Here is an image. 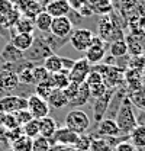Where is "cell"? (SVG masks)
<instances>
[{
  "label": "cell",
  "instance_id": "obj_11",
  "mask_svg": "<svg viewBox=\"0 0 145 151\" xmlns=\"http://www.w3.org/2000/svg\"><path fill=\"white\" fill-rule=\"evenodd\" d=\"M91 71V64L86 60V58H80V60H75L72 68L70 70V80L74 83H84L89 73Z\"/></svg>",
  "mask_w": 145,
  "mask_h": 151
},
{
  "label": "cell",
  "instance_id": "obj_13",
  "mask_svg": "<svg viewBox=\"0 0 145 151\" xmlns=\"http://www.w3.org/2000/svg\"><path fill=\"white\" fill-rule=\"evenodd\" d=\"M77 138H78V134L72 132L67 127H61V128L58 127L54 137L51 138V142H52V145L57 144V145H70V147H72L75 144Z\"/></svg>",
  "mask_w": 145,
  "mask_h": 151
},
{
  "label": "cell",
  "instance_id": "obj_32",
  "mask_svg": "<svg viewBox=\"0 0 145 151\" xmlns=\"http://www.w3.org/2000/svg\"><path fill=\"white\" fill-rule=\"evenodd\" d=\"M32 67H25L23 70H20L18 73V78L20 84H25V86H29V84H35L34 81V73H32Z\"/></svg>",
  "mask_w": 145,
  "mask_h": 151
},
{
  "label": "cell",
  "instance_id": "obj_25",
  "mask_svg": "<svg viewBox=\"0 0 145 151\" xmlns=\"http://www.w3.org/2000/svg\"><path fill=\"white\" fill-rule=\"evenodd\" d=\"M51 78H52V83H54L55 89L62 90V89H65V87L68 86V83L71 81V80H70V70L62 68L61 71L51 74Z\"/></svg>",
  "mask_w": 145,
  "mask_h": 151
},
{
  "label": "cell",
  "instance_id": "obj_21",
  "mask_svg": "<svg viewBox=\"0 0 145 151\" xmlns=\"http://www.w3.org/2000/svg\"><path fill=\"white\" fill-rule=\"evenodd\" d=\"M34 23H35V28L41 34L50 32L51 23H52V16H51L50 13H47L45 10H42V12H39V13L36 15V18L34 19Z\"/></svg>",
  "mask_w": 145,
  "mask_h": 151
},
{
  "label": "cell",
  "instance_id": "obj_42",
  "mask_svg": "<svg viewBox=\"0 0 145 151\" xmlns=\"http://www.w3.org/2000/svg\"><path fill=\"white\" fill-rule=\"evenodd\" d=\"M115 151H135V145H134L132 142L121 141V142H119V144L116 145Z\"/></svg>",
  "mask_w": 145,
  "mask_h": 151
},
{
  "label": "cell",
  "instance_id": "obj_29",
  "mask_svg": "<svg viewBox=\"0 0 145 151\" xmlns=\"http://www.w3.org/2000/svg\"><path fill=\"white\" fill-rule=\"evenodd\" d=\"M32 142H34L32 138L22 134L18 139L10 142V148L12 151H32Z\"/></svg>",
  "mask_w": 145,
  "mask_h": 151
},
{
  "label": "cell",
  "instance_id": "obj_6",
  "mask_svg": "<svg viewBox=\"0 0 145 151\" xmlns=\"http://www.w3.org/2000/svg\"><path fill=\"white\" fill-rule=\"evenodd\" d=\"M105 54H106L105 41L99 37V35H94L90 47L84 51V58H86L90 64H100V63L105 60Z\"/></svg>",
  "mask_w": 145,
  "mask_h": 151
},
{
  "label": "cell",
  "instance_id": "obj_19",
  "mask_svg": "<svg viewBox=\"0 0 145 151\" xmlns=\"http://www.w3.org/2000/svg\"><path fill=\"white\" fill-rule=\"evenodd\" d=\"M0 58L3 63H19L22 61L25 57H23V52L19 51L18 48H15L12 44H7L4 45V48L0 51Z\"/></svg>",
  "mask_w": 145,
  "mask_h": 151
},
{
  "label": "cell",
  "instance_id": "obj_8",
  "mask_svg": "<svg viewBox=\"0 0 145 151\" xmlns=\"http://www.w3.org/2000/svg\"><path fill=\"white\" fill-rule=\"evenodd\" d=\"M50 105L45 99L36 96L35 93H32L28 97V111L31 112V115L35 119H42L45 116L50 115Z\"/></svg>",
  "mask_w": 145,
  "mask_h": 151
},
{
  "label": "cell",
  "instance_id": "obj_4",
  "mask_svg": "<svg viewBox=\"0 0 145 151\" xmlns=\"http://www.w3.org/2000/svg\"><path fill=\"white\" fill-rule=\"evenodd\" d=\"M51 54H54V52H52V50L47 45V42L41 37H35L32 47H31L26 52H23V57H25L29 63L34 64V63L44 61L47 57L51 55Z\"/></svg>",
  "mask_w": 145,
  "mask_h": 151
},
{
  "label": "cell",
  "instance_id": "obj_41",
  "mask_svg": "<svg viewBox=\"0 0 145 151\" xmlns=\"http://www.w3.org/2000/svg\"><path fill=\"white\" fill-rule=\"evenodd\" d=\"M68 1V4H70V9L74 10V12H78L80 9H83L89 1L87 0H67Z\"/></svg>",
  "mask_w": 145,
  "mask_h": 151
},
{
  "label": "cell",
  "instance_id": "obj_36",
  "mask_svg": "<svg viewBox=\"0 0 145 151\" xmlns=\"http://www.w3.org/2000/svg\"><path fill=\"white\" fill-rule=\"evenodd\" d=\"M32 73H34V81L35 84L41 83V81H45L48 77H50V73L44 68V65H36L32 68Z\"/></svg>",
  "mask_w": 145,
  "mask_h": 151
},
{
  "label": "cell",
  "instance_id": "obj_18",
  "mask_svg": "<svg viewBox=\"0 0 145 151\" xmlns=\"http://www.w3.org/2000/svg\"><path fill=\"white\" fill-rule=\"evenodd\" d=\"M34 39H35V37H34L32 34H15V35L12 37L10 44H12L15 48H18L19 51L26 52V51L32 47Z\"/></svg>",
  "mask_w": 145,
  "mask_h": 151
},
{
  "label": "cell",
  "instance_id": "obj_34",
  "mask_svg": "<svg viewBox=\"0 0 145 151\" xmlns=\"http://www.w3.org/2000/svg\"><path fill=\"white\" fill-rule=\"evenodd\" d=\"M90 142H91V137L90 135H86V134H80L75 144L72 145L74 148L80 151H89L90 150Z\"/></svg>",
  "mask_w": 145,
  "mask_h": 151
},
{
  "label": "cell",
  "instance_id": "obj_15",
  "mask_svg": "<svg viewBox=\"0 0 145 151\" xmlns=\"http://www.w3.org/2000/svg\"><path fill=\"white\" fill-rule=\"evenodd\" d=\"M121 135L119 131V127L116 124L115 119H110V118H105L99 122V127H97V137H106V138H115Z\"/></svg>",
  "mask_w": 145,
  "mask_h": 151
},
{
  "label": "cell",
  "instance_id": "obj_43",
  "mask_svg": "<svg viewBox=\"0 0 145 151\" xmlns=\"http://www.w3.org/2000/svg\"><path fill=\"white\" fill-rule=\"evenodd\" d=\"M74 63H75V60L67 58V57H62V68H65V70H71L72 65H74Z\"/></svg>",
  "mask_w": 145,
  "mask_h": 151
},
{
  "label": "cell",
  "instance_id": "obj_24",
  "mask_svg": "<svg viewBox=\"0 0 145 151\" xmlns=\"http://www.w3.org/2000/svg\"><path fill=\"white\" fill-rule=\"evenodd\" d=\"M129 138H131L132 144L135 145V148H145V127L144 125H136L131 131Z\"/></svg>",
  "mask_w": 145,
  "mask_h": 151
},
{
  "label": "cell",
  "instance_id": "obj_12",
  "mask_svg": "<svg viewBox=\"0 0 145 151\" xmlns=\"http://www.w3.org/2000/svg\"><path fill=\"white\" fill-rule=\"evenodd\" d=\"M13 7L19 13H22V16L29 19H35L36 15L44 10L38 0H18Z\"/></svg>",
  "mask_w": 145,
  "mask_h": 151
},
{
  "label": "cell",
  "instance_id": "obj_45",
  "mask_svg": "<svg viewBox=\"0 0 145 151\" xmlns=\"http://www.w3.org/2000/svg\"><path fill=\"white\" fill-rule=\"evenodd\" d=\"M6 1H9V3H10V4H13V6H15V4H16V1H18V0H6Z\"/></svg>",
  "mask_w": 145,
  "mask_h": 151
},
{
  "label": "cell",
  "instance_id": "obj_20",
  "mask_svg": "<svg viewBox=\"0 0 145 151\" xmlns=\"http://www.w3.org/2000/svg\"><path fill=\"white\" fill-rule=\"evenodd\" d=\"M90 100V92H89V86L86 83H81L80 84V89L77 94L72 97L71 100L68 102V106H72V108H78V106H84L87 105Z\"/></svg>",
  "mask_w": 145,
  "mask_h": 151
},
{
  "label": "cell",
  "instance_id": "obj_28",
  "mask_svg": "<svg viewBox=\"0 0 145 151\" xmlns=\"http://www.w3.org/2000/svg\"><path fill=\"white\" fill-rule=\"evenodd\" d=\"M13 26H15V29H16V34H34L35 23H34V19L20 16Z\"/></svg>",
  "mask_w": 145,
  "mask_h": 151
},
{
  "label": "cell",
  "instance_id": "obj_26",
  "mask_svg": "<svg viewBox=\"0 0 145 151\" xmlns=\"http://www.w3.org/2000/svg\"><path fill=\"white\" fill-rule=\"evenodd\" d=\"M54 89H55L54 83H52V78H51V74H50V77H48L45 81H41V83L35 84V94L47 100Z\"/></svg>",
  "mask_w": 145,
  "mask_h": 151
},
{
  "label": "cell",
  "instance_id": "obj_17",
  "mask_svg": "<svg viewBox=\"0 0 145 151\" xmlns=\"http://www.w3.org/2000/svg\"><path fill=\"white\" fill-rule=\"evenodd\" d=\"M57 128H58L57 121H55L54 118H51L50 115L45 116V118H42V119H39V135L41 137L51 139L54 137Z\"/></svg>",
  "mask_w": 145,
  "mask_h": 151
},
{
  "label": "cell",
  "instance_id": "obj_22",
  "mask_svg": "<svg viewBox=\"0 0 145 151\" xmlns=\"http://www.w3.org/2000/svg\"><path fill=\"white\" fill-rule=\"evenodd\" d=\"M42 65L50 74L58 73L62 70V57L57 55V54H51L42 61Z\"/></svg>",
  "mask_w": 145,
  "mask_h": 151
},
{
  "label": "cell",
  "instance_id": "obj_35",
  "mask_svg": "<svg viewBox=\"0 0 145 151\" xmlns=\"http://www.w3.org/2000/svg\"><path fill=\"white\" fill-rule=\"evenodd\" d=\"M109 87L105 84V83H97V84H91L89 86V92H90V97L93 99H99V97H102L103 94L106 93V90H108Z\"/></svg>",
  "mask_w": 145,
  "mask_h": 151
},
{
  "label": "cell",
  "instance_id": "obj_1",
  "mask_svg": "<svg viewBox=\"0 0 145 151\" xmlns=\"http://www.w3.org/2000/svg\"><path fill=\"white\" fill-rule=\"evenodd\" d=\"M115 121L119 127L121 134H125V135H129L131 131L138 125V119L135 116V112H134L132 105H131L129 100L123 99V102L119 106V111L115 116Z\"/></svg>",
  "mask_w": 145,
  "mask_h": 151
},
{
  "label": "cell",
  "instance_id": "obj_30",
  "mask_svg": "<svg viewBox=\"0 0 145 151\" xmlns=\"http://www.w3.org/2000/svg\"><path fill=\"white\" fill-rule=\"evenodd\" d=\"M22 132H23V135H26L32 139L39 137V119H35V118L31 119L28 124H25L22 127Z\"/></svg>",
  "mask_w": 145,
  "mask_h": 151
},
{
  "label": "cell",
  "instance_id": "obj_23",
  "mask_svg": "<svg viewBox=\"0 0 145 151\" xmlns=\"http://www.w3.org/2000/svg\"><path fill=\"white\" fill-rule=\"evenodd\" d=\"M47 102H48L50 108H55V109H61L68 105V99L65 97L64 92L60 89H54L50 94V97L47 99Z\"/></svg>",
  "mask_w": 145,
  "mask_h": 151
},
{
  "label": "cell",
  "instance_id": "obj_3",
  "mask_svg": "<svg viewBox=\"0 0 145 151\" xmlns=\"http://www.w3.org/2000/svg\"><path fill=\"white\" fill-rule=\"evenodd\" d=\"M94 70H97L102 74L103 83L108 87H116V86H119L125 80V71L122 68H119V67H113V65H109V64H103V65L94 67Z\"/></svg>",
  "mask_w": 145,
  "mask_h": 151
},
{
  "label": "cell",
  "instance_id": "obj_2",
  "mask_svg": "<svg viewBox=\"0 0 145 151\" xmlns=\"http://www.w3.org/2000/svg\"><path fill=\"white\" fill-rule=\"evenodd\" d=\"M90 118L87 113L80 111V109H72L65 115V125L68 129H71L75 134H86L90 128Z\"/></svg>",
  "mask_w": 145,
  "mask_h": 151
},
{
  "label": "cell",
  "instance_id": "obj_14",
  "mask_svg": "<svg viewBox=\"0 0 145 151\" xmlns=\"http://www.w3.org/2000/svg\"><path fill=\"white\" fill-rule=\"evenodd\" d=\"M44 10L47 13H50L52 18H61V16H68L71 9H70V4L67 0H52L50 1Z\"/></svg>",
  "mask_w": 145,
  "mask_h": 151
},
{
  "label": "cell",
  "instance_id": "obj_9",
  "mask_svg": "<svg viewBox=\"0 0 145 151\" xmlns=\"http://www.w3.org/2000/svg\"><path fill=\"white\" fill-rule=\"evenodd\" d=\"M115 90H116V87H109L106 90V93L103 94L102 97L96 99V103L93 105V119H94L96 124H99L103 119V116L106 115L108 106L110 103V100H112V97H113Z\"/></svg>",
  "mask_w": 145,
  "mask_h": 151
},
{
  "label": "cell",
  "instance_id": "obj_5",
  "mask_svg": "<svg viewBox=\"0 0 145 151\" xmlns=\"http://www.w3.org/2000/svg\"><path fill=\"white\" fill-rule=\"evenodd\" d=\"M94 34L91 32L90 29H84V28H78V29H74L70 37H68V42L71 44V47L75 51H80V52H84L89 47H90L91 41H93Z\"/></svg>",
  "mask_w": 145,
  "mask_h": 151
},
{
  "label": "cell",
  "instance_id": "obj_39",
  "mask_svg": "<svg viewBox=\"0 0 145 151\" xmlns=\"http://www.w3.org/2000/svg\"><path fill=\"white\" fill-rule=\"evenodd\" d=\"M87 86H91V84H97V83H103V77L102 74L97 71V70H94V68H91V71L89 73L87 76V78H86V81H84Z\"/></svg>",
  "mask_w": 145,
  "mask_h": 151
},
{
  "label": "cell",
  "instance_id": "obj_7",
  "mask_svg": "<svg viewBox=\"0 0 145 151\" xmlns=\"http://www.w3.org/2000/svg\"><path fill=\"white\" fill-rule=\"evenodd\" d=\"M20 109H28V99L18 94H9L0 99V112L15 113Z\"/></svg>",
  "mask_w": 145,
  "mask_h": 151
},
{
  "label": "cell",
  "instance_id": "obj_37",
  "mask_svg": "<svg viewBox=\"0 0 145 151\" xmlns=\"http://www.w3.org/2000/svg\"><path fill=\"white\" fill-rule=\"evenodd\" d=\"M13 115H15V118H16V122H18L19 127H23V125L28 124L31 119H34V116L31 115V112H29L28 109H20L18 112H15Z\"/></svg>",
  "mask_w": 145,
  "mask_h": 151
},
{
  "label": "cell",
  "instance_id": "obj_46",
  "mask_svg": "<svg viewBox=\"0 0 145 151\" xmlns=\"http://www.w3.org/2000/svg\"><path fill=\"white\" fill-rule=\"evenodd\" d=\"M142 1H145V0H142Z\"/></svg>",
  "mask_w": 145,
  "mask_h": 151
},
{
  "label": "cell",
  "instance_id": "obj_38",
  "mask_svg": "<svg viewBox=\"0 0 145 151\" xmlns=\"http://www.w3.org/2000/svg\"><path fill=\"white\" fill-rule=\"evenodd\" d=\"M18 122H16V118L13 113H4L3 116V122H1V128H4L6 131L9 129H13V128H18Z\"/></svg>",
  "mask_w": 145,
  "mask_h": 151
},
{
  "label": "cell",
  "instance_id": "obj_16",
  "mask_svg": "<svg viewBox=\"0 0 145 151\" xmlns=\"http://www.w3.org/2000/svg\"><path fill=\"white\" fill-rule=\"evenodd\" d=\"M19 78L16 73L1 70L0 71V90L3 92H13L19 87Z\"/></svg>",
  "mask_w": 145,
  "mask_h": 151
},
{
  "label": "cell",
  "instance_id": "obj_31",
  "mask_svg": "<svg viewBox=\"0 0 145 151\" xmlns=\"http://www.w3.org/2000/svg\"><path fill=\"white\" fill-rule=\"evenodd\" d=\"M52 150V142L48 138L44 137H36L32 142V151H51Z\"/></svg>",
  "mask_w": 145,
  "mask_h": 151
},
{
  "label": "cell",
  "instance_id": "obj_44",
  "mask_svg": "<svg viewBox=\"0 0 145 151\" xmlns=\"http://www.w3.org/2000/svg\"><path fill=\"white\" fill-rule=\"evenodd\" d=\"M51 151H80L74 147H70V145H52V150Z\"/></svg>",
  "mask_w": 145,
  "mask_h": 151
},
{
  "label": "cell",
  "instance_id": "obj_40",
  "mask_svg": "<svg viewBox=\"0 0 145 151\" xmlns=\"http://www.w3.org/2000/svg\"><path fill=\"white\" fill-rule=\"evenodd\" d=\"M78 89H80V84H78V83H74V81H70L68 86H67L65 89H62V92H64V94H65V97L68 99V102H70L72 97L77 94Z\"/></svg>",
  "mask_w": 145,
  "mask_h": 151
},
{
  "label": "cell",
  "instance_id": "obj_10",
  "mask_svg": "<svg viewBox=\"0 0 145 151\" xmlns=\"http://www.w3.org/2000/svg\"><path fill=\"white\" fill-rule=\"evenodd\" d=\"M72 32V22L70 16H61V18H52L50 34L57 38H68Z\"/></svg>",
  "mask_w": 145,
  "mask_h": 151
},
{
  "label": "cell",
  "instance_id": "obj_27",
  "mask_svg": "<svg viewBox=\"0 0 145 151\" xmlns=\"http://www.w3.org/2000/svg\"><path fill=\"white\" fill-rule=\"evenodd\" d=\"M110 55L113 58H122L128 54V45H126V41L122 38V39H116L113 42H110Z\"/></svg>",
  "mask_w": 145,
  "mask_h": 151
},
{
  "label": "cell",
  "instance_id": "obj_33",
  "mask_svg": "<svg viewBox=\"0 0 145 151\" xmlns=\"http://www.w3.org/2000/svg\"><path fill=\"white\" fill-rule=\"evenodd\" d=\"M89 151H110V144H109V141L100 138V137H91Z\"/></svg>",
  "mask_w": 145,
  "mask_h": 151
}]
</instances>
